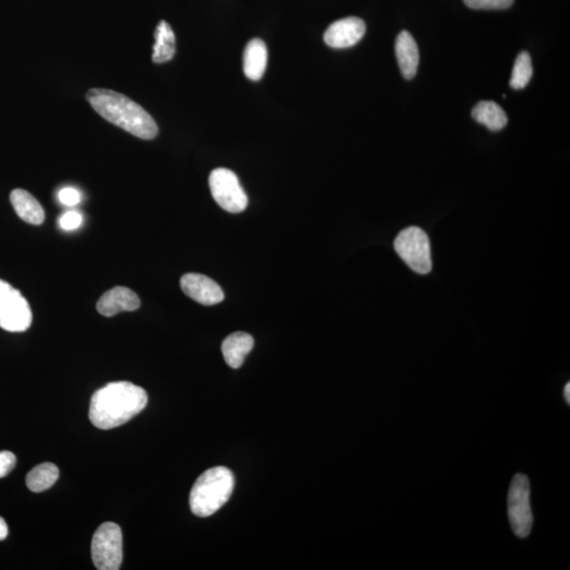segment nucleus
<instances>
[{
  "instance_id": "1",
  "label": "nucleus",
  "mask_w": 570,
  "mask_h": 570,
  "mask_svg": "<svg viewBox=\"0 0 570 570\" xmlns=\"http://www.w3.org/2000/svg\"><path fill=\"white\" fill-rule=\"evenodd\" d=\"M146 391L129 382L106 384L92 395L89 419L102 430H110L126 424L145 409Z\"/></svg>"
},
{
  "instance_id": "2",
  "label": "nucleus",
  "mask_w": 570,
  "mask_h": 570,
  "mask_svg": "<svg viewBox=\"0 0 570 570\" xmlns=\"http://www.w3.org/2000/svg\"><path fill=\"white\" fill-rule=\"evenodd\" d=\"M86 99L106 121L134 134L136 138L152 140L159 134V127L153 117L126 95L109 89L93 88L89 91Z\"/></svg>"
},
{
  "instance_id": "3",
  "label": "nucleus",
  "mask_w": 570,
  "mask_h": 570,
  "mask_svg": "<svg viewBox=\"0 0 570 570\" xmlns=\"http://www.w3.org/2000/svg\"><path fill=\"white\" fill-rule=\"evenodd\" d=\"M235 487L233 472L227 467L209 469L195 480L189 505L194 514L206 518L227 504Z\"/></svg>"
},
{
  "instance_id": "4",
  "label": "nucleus",
  "mask_w": 570,
  "mask_h": 570,
  "mask_svg": "<svg viewBox=\"0 0 570 570\" xmlns=\"http://www.w3.org/2000/svg\"><path fill=\"white\" fill-rule=\"evenodd\" d=\"M394 247L410 269L418 274H429L432 270L431 246L429 237L423 229L418 227L403 229L396 237Z\"/></svg>"
},
{
  "instance_id": "5",
  "label": "nucleus",
  "mask_w": 570,
  "mask_h": 570,
  "mask_svg": "<svg viewBox=\"0 0 570 570\" xmlns=\"http://www.w3.org/2000/svg\"><path fill=\"white\" fill-rule=\"evenodd\" d=\"M510 525L516 537L530 536L533 515L531 505V483L526 475L518 473L513 478L507 498Z\"/></svg>"
},
{
  "instance_id": "6",
  "label": "nucleus",
  "mask_w": 570,
  "mask_h": 570,
  "mask_svg": "<svg viewBox=\"0 0 570 570\" xmlns=\"http://www.w3.org/2000/svg\"><path fill=\"white\" fill-rule=\"evenodd\" d=\"M94 566L99 570H117L123 562V533L116 522H106L94 532L91 543Z\"/></svg>"
},
{
  "instance_id": "7",
  "label": "nucleus",
  "mask_w": 570,
  "mask_h": 570,
  "mask_svg": "<svg viewBox=\"0 0 570 570\" xmlns=\"http://www.w3.org/2000/svg\"><path fill=\"white\" fill-rule=\"evenodd\" d=\"M32 324V311L19 289L0 279V328L21 332Z\"/></svg>"
},
{
  "instance_id": "8",
  "label": "nucleus",
  "mask_w": 570,
  "mask_h": 570,
  "mask_svg": "<svg viewBox=\"0 0 570 570\" xmlns=\"http://www.w3.org/2000/svg\"><path fill=\"white\" fill-rule=\"evenodd\" d=\"M212 198L224 211L239 213L246 211L248 198L234 171L217 168L210 176Z\"/></svg>"
},
{
  "instance_id": "9",
  "label": "nucleus",
  "mask_w": 570,
  "mask_h": 570,
  "mask_svg": "<svg viewBox=\"0 0 570 570\" xmlns=\"http://www.w3.org/2000/svg\"><path fill=\"white\" fill-rule=\"evenodd\" d=\"M180 283L184 294L200 305L215 306L224 299L223 289L210 277L186 274L181 278Z\"/></svg>"
},
{
  "instance_id": "10",
  "label": "nucleus",
  "mask_w": 570,
  "mask_h": 570,
  "mask_svg": "<svg viewBox=\"0 0 570 570\" xmlns=\"http://www.w3.org/2000/svg\"><path fill=\"white\" fill-rule=\"evenodd\" d=\"M366 33V23L358 17H347L332 22L324 33L325 44L335 49H344L360 41Z\"/></svg>"
},
{
  "instance_id": "11",
  "label": "nucleus",
  "mask_w": 570,
  "mask_h": 570,
  "mask_svg": "<svg viewBox=\"0 0 570 570\" xmlns=\"http://www.w3.org/2000/svg\"><path fill=\"white\" fill-rule=\"evenodd\" d=\"M141 307L139 296L125 287H116L106 292L97 304L98 311L105 317L123 312H134Z\"/></svg>"
},
{
  "instance_id": "12",
  "label": "nucleus",
  "mask_w": 570,
  "mask_h": 570,
  "mask_svg": "<svg viewBox=\"0 0 570 570\" xmlns=\"http://www.w3.org/2000/svg\"><path fill=\"white\" fill-rule=\"evenodd\" d=\"M395 52L402 76L412 80L418 73L419 51L417 41L408 31H402L396 39Z\"/></svg>"
},
{
  "instance_id": "13",
  "label": "nucleus",
  "mask_w": 570,
  "mask_h": 570,
  "mask_svg": "<svg viewBox=\"0 0 570 570\" xmlns=\"http://www.w3.org/2000/svg\"><path fill=\"white\" fill-rule=\"evenodd\" d=\"M10 201L17 216L23 221L32 225L44 223L45 211L43 206L27 190L14 189L11 193Z\"/></svg>"
},
{
  "instance_id": "14",
  "label": "nucleus",
  "mask_w": 570,
  "mask_h": 570,
  "mask_svg": "<svg viewBox=\"0 0 570 570\" xmlns=\"http://www.w3.org/2000/svg\"><path fill=\"white\" fill-rule=\"evenodd\" d=\"M253 348L254 338L247 332H237L225 338L222 343L223 358L230 367L239 369Z\"/></svg>"
},
{
  "instance_id": "15",
  "label": "nucleus",
  "mask_w": 570,
  "mask_h": 570,
  "mask_svg": "<svg viewBox=\"0 0 570 570\" xmlns=\"http://www.w3.org/2000/svg\"><path fill=\"white\" fill-rule=\"evenodd\" d=\"M267 66V48L263 40L255 39L247 44L243 56V70L247 79H263Z\"/></svg>"
},
{
  "instance_id": "16",
  "label": "nucleus",
  "mask_w": 570,
  "mask_h": 570,
  "mask_svg": "<svg viewBox=\"0 0 570 570\" xmlns=\"http://www.w3.org/2000/svg\"><path fill=\"white\" fill-rule=\"evenodd\" d=\"M472 117L475 121L484 125L492 132H498V130L506 126L508 123L506 112L502 109L501 106L491 102V100H484V102L475 106L472 110Z\"/></svg>"
},
{
  "instance_id": "17",
  "label": "nucleus",
  "mask_w": 570,
  "mask_h": 570,
  "mask_svg": "<svg viewBox=\"0 0 570 570\" xmlns=\"http://www.w3.org/2000/svg\"><path fill=\"white\" fill-rule=\"evenodd\" d=\"M154 39L156 44L153 46V63L169 62L176 55V37L168 22L162 21L159 23Z\"/></svg>"
},
{
  "instance_id": "18",
  "label": "nucleus",
  "mask_w": 570,
  "mask_h": 570,
  "mask_svg": "<svg viewBox=\"0 0 570 570\" xmlns=\"http://www.w3.org/2000/svg\"><path fill=\"white\" fill-rule=\"evenodd\" d=\"M59 477L58 468L52 462H43L34 467L27 475L26 483L30 490L43 492L51 488Z\"/></svg>"
},
{
  "instance_id": "19",
  "label": "nucleus",
  "mask_w": 570,
  "mask_h": 570,
  "mask_svg": "<svg viewBox=\"0 0 570 570\" xmlns=\"http://www.w3.org/2000/svg\"><path fill=\"white\" fill-rule=\"evenodd\" d=\"M533 73L532 63L530 53L521 52L514 62L510 87L520 91L524 89L531 82Z\"/></svg>"
},
{
  "instance_id": "20",
  "label": "nucleus",
  "mask_w": 570,
  "mask_h": 570,
  "mask_svg": "<svg viewBox=\"0 0 570 570\" xmlns=\"http://www.w3.org/2000/svg\"><path fill=\"white\" fill-rule=\"evenodd\" d=\"M514 0H464L467 7L474 10H505L512 7Z\"/></svg>"
},
{
  "instance_id": "21",
  "label": "nucleus",
  "mask_w": 570,
  "mask_h": 570,
  "mask_svg": "<svg viewBox=\"0 0 570 570\" xmlns=\"http://www.w3.org/2000/svg\"><path fill=\"white\" fill-rule=\"evenodd\" d=\"M58 199L61 203L66 206H75L81 202L79 190L73 187H65L58 193Z\"/></svg>"
},
{
  "instance_id": "22",
  "label": "nucleus",
  "mask_w": 570,
  "mask_h": 570,
  "mask_svg": "<svg viewBox=\"0 0 570 570\" xmlns=\"http://www.w3.org/2000/svg\"><path fill=\"white\" fill-rule=\"evenodd\" d=\"M16 465V456L10 451L0 453V479L7 477Z\"/></svg>"
},
{
  "instance_id": "23",
  "label": "nucleus",
  "mask_w": 570,
  "mask_h": 570,
  "mask_svg": "<svg viewBox=\"0 0 570 570\" xmlns=\"http://www.w3.org/2000/svg\"><path fill=\"white\" fill-rule=\"evenodd\" d=\"M82 222V217L81 213L77 212H68L59 220V224H61V228L65 230H73L80 228Z\"/></svg>"
},
{
  "instance_id": "24",
  "label": "nucleus",
  "mask_w": 570,
  "mask_h": 570,
  "mask_svg": "<svg viewBox=\"0 0 570 570\" xmlns=\"http://www.w3.org/2000/svg\"><path fill=\"white\" fill-rule=\"evenodd\" d=\"M8 525L3 518H0V541L8 537Z\"/></svg>"
},
{
  "instance_id": "25",
  "label": "nucleus",
  "mask_w": 570,
  "mask_h": 570,
  "mask_svg": "<svg viewBox=\"0 0 570 570\" xmlns=\"http://www.w3.org/2000/svg\"><path fill=\"white\" fill-rule=\"evenodd\" d=\"M564 397H566V401L567 402L569 405L570 403V384L569 383L566 385V388H564Z\"/></svg>"
}]
</instances>
